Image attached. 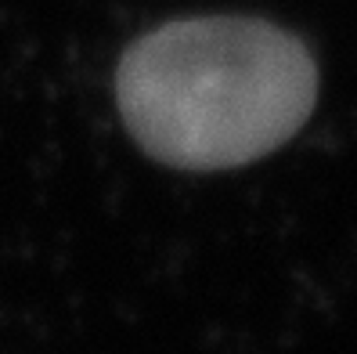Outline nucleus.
<instances>
[{"label": "nucleus", "instance_id": "nucleus-1", "mask_svg": "<svg viewBox=\"0 0 357 354\" xmlns=\"http://www.w3.org/2000/svg\"><path fill=\"white\" fill-rule=\"evenodd\" d=\"M116 101L152 159L231 170L282 149L310 119L318 66L303 40L260 18H184L127 47Z\"/></svg>", "mask_w": 357, "mask_h": 354}]
</instances>
